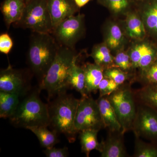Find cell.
Listing matches in <instances>:
<instances>
[{
    "label": "cell",
    "instance_id": "27",
    "mask_svg": "<svg viewBox=\"0 0 157 157\" xmlns=\"http://www.w3.org/2000/svg\"><path fill=\"white\" fill-rule=\"evenodd\" d=\"M128 73L117 67L104 69V76L111 78L119 85L124 84L128 78Z\"/></svg>",
    "mask_w": 157,
    "mask_h": 157
},
{
    "label": "cell",
    "instance_id": "34",
    "mask_svg": "<svg viewBox=\"0 0 157 157\" xmlns=\"http://www.w3.org/2000/svg\"><path fill=\"white\" fill-rule=\"evenodd\" d=\"M90 0H74L76 5L78 6V8L83 7L86 5Z\"/></svg>",
    "mask_w": 157,
    "mask_h": 157
},
{
    "label": "cell",
    "instance_id": "20",
    "mask_svg": "<svg viewBox=\"0 0 157 157\" xmlns=\"http://www.w3.org/2000/svg\"><path fill=\"white\" fill-rule=\"evenodd\" d=\"M27 129L31 131L38 138L40 144L45 149L53 147L59 142L57 132L49 131L47 127H29Z\"/></svg>",
    "mask_w": 157,
    "mask_h": 157
},
{
    "label": "cell",
    "instance_id": "22",
    "mask_svg": "<svg viewBox=\"0 0 157 157\" xmlns=\"http://www.w3.org/2000/svg\"><path fill=\"white\" fill-rule=\"evenodd\" d=\"M91 56L95 63L104 69L114 67V58L109 48L105 45L96 46L93 49Z\"/></svg>",
    "mask_w": 157,
    "mask_h": 157
},
{
    "label": "cell",
    "instance_id": "35",
    "mask_svg": "<svg viewBox=\"0 0 157 157\" xmlns=\"http://www.w3.org/2000/svg\"><path fill=\"white\" fill-rule=\"evenodd\" d=\"M31 1V0H26V2H29V1Z\"/></svg>",
    "mask_w": 157,
    "mask_h": 157
},
{
    "label": "cell",
    "instance_id": "1",
    "mask_svg": "<svg viewBox=\"0 0 157 157\" xmlns=\"http://www.w3.org/2000/svg\"><path fill=\"white\" fill-rule=\"evenodd\" d=\"M48 104L49 125L53 131L65 135L70 143H73L78 133L75 127L76 111L79 99L64 90Z\"/></svg>",
    "mask_w": 157,
    "mask_h": 157
},
{
    "label": "cell",
    "instance_id": "7",
    "mask_svg": "<svg viewBox=\"0 0 157 157\" xmlns=\"http://www.w3.org/2000/svg\"><path fill=\"white\" fill-rule=\"evenodd\" d=\"M75 124L78 132L88 129L99 132L104 128L97 100L90 96L79 99Z\"/></svg>",
    "mask_w": 157,
    "mask_h": 157
},
{
    "label": "cell",
    "instance_id": "10",
    "mask_svg": "<svg viewBox=\"0 0 157 157\" xmlns=\"http://www.w3.org/2000/svg\"><path fill=\"white\" fill-rule=\"evenodd\" d=\"M29 82L22 70L14 69L9 64L0 72V91L27 95L30 90Z\"/></svg>",
    "mask_w": 157,
    "mask_h": 157
},
{
    "label": "cell",
    "instance_id": "28",
    "mask_svg": "<svg viewBox=\"0 0 157 157\" xmlns=\"http://www.w3.org/2000/svg\"><path fill=\"white\" fill-rule=\"evenodd\" d=\"M111 78L104 76L101 80L99 86V97L108 96L115 91L120 86Z\"/></svg>",
    "mask_w": 157,
    "mask_h": 157
},
{
    "label": "cell",
    "instance_id": "3",
    "mask_svg": "<svg viewBox=\"0 0 157 157\" xmlns=\"http://www.w3.org/2000/svg\"><path fill=\"white\" fill-rule=\"evenodd\" d=\"M73 49L60 46L42 82L39 85L41 90L48 93V99L67 89V78L73 62L77 59Z\"/></svg>",
    "mask_w": 157,
    "mask_h": 157
},
{
    "label": "cell",
    "instance_id": "23",
    "mask_svg": "<svg viewBox=\"0 0 157 157\" xmlns=\"http://www.w3.org/2000/svg\"><path fill=\"white\" fill-rule=\"evenodd\" d=\"M126 29L129 36L132 39H143L146 33L144 23L135 14H131L128 15Z\"/></svg>",
    "mask_w": 157,
    "mask_h": 157
},
{
    "label": "cell",
    "instance_id": "9",
    "mask_svg": "<svg viewBox=\"0 0 157 157\" xmlns=\"http://www.w3.org/2000/svg\"><path fill=\"white\" fill-rule=\"evenodd\" d=\"M83 15L70 16L53 29L52 36L60 46L73 49L83 31Z\"/></svg>",
    "mask_w": 157,
    "mask_h": 157
},
{
    "label": "cell",
    "instance_id": "5",
    "mask_svg": "<svg viewBox=\"0 0 157 157\" xmlns=\"http://www.w3.org/2000/svg\"><path fill=\"white\" fill-rule=\"evenodd\" d=\"M122 127V132L132 130L137 111L135 94L128 85H121L107 96Z\"/></svg>",
    "mask_w": 157,
    "mask_h": 157
},
{
    "label": "cell",
    "instance_id": "13",
    "mask_svg": "<svg viewBox=\"0 0 157 157\" xmlns=\"http://www.w3.org/2000/svg\"><path fill=\"white\" fill-rule=\"evenodd\" d=\"M129 56L133 69H139L142 72L157 58V52L149 44L140 43L133 47Z\"/></svg>",
    "mask_w": 157,
    "mask_h": 157
},
{
    "label": "cell",
    "instance_id": "2",
    "mask_svg": "<svg viewBox=\"0 0 157 157\" xmlns=\"http://www.w3.org/2000/svg\"><path fill=\"white\" fill-rule=\"evenodd\" d=\"M60 46L51 34L33 32L31 35L27 60L39 85L55 59Z\"/></svg>",
    "mask_w": 157,
    "mask_h": 157
},
{
    "label": "cell",
    "instance_id": "6",
    "mask_svg": "<svg viewBox=\"0 0 157 157\" xmlns=\"http://www.w3.org/2000/svg\"><path fill=\"white\" fill-rule=\"evenodd\" d=\"M33 32L52 34L53 28L48 8V0H31L27 2L21 19L14 24Z\"/></svg>",
    "mask_w": 157,
    "mask_h": 157
},
{
    "label": "cell",
    "instance_id": "26",
    "mask_svg": "<svg viewBox=\"0 0 157 157\" xmlns=\"http://www.w3.org/2000/svg\"><path fill=\"white\" fill-rule=\"evenodd\" d=\"M123 40V36L120 28L116 25L110 27L107 39V44L109 48L115 49L118 48Z\"/></svg>",
    "mask_w": 157,
    "mask_h": 157
},
{
    "label": "cell",
    "instance_id": "25",
    "mask_svg": "<svg viewBox=\"0 0 157 157\" xmlns=\"http://www.w3.org/2000/svg\"><path fill=\"white\" fill-rule=\"evenodd\" d=\"M143 18L147 30L157 36V2L152 4L144 10Z\"/></svg>",
    "mask_w": 157,
    "mask_h": 157
},
{
    "label": "cell",
    "instance_id": "30",
    "mask_svg": "<svg viewBox=\"0 0 157 157\" xmlns=\"http://www.w3.org/2000/svg\"><path fill=\"white\" fill-rule=\"evenodd\" d=\"M114 67L127 72L133 68L130 56L124 52H120L114 57Z\"/></svg>",
    "mask_w": 157,
    "mask_h": 157
},
{
    "label": "cell",
    "instance_id": "11",
    "mask_svg": "<svg viewBox=\"0 0 157 157\" xmlns=\"http://www.w3.org/2000/svg\"><path fill=\"white\" fill-rule=\"evenodd\" d=\"M122 132H108L106 139L100 143L99 152L101 157L128 156Z\"/></svg>",
    "mask_w": 157,
    "mask_h": 157
},
{
    "label": "cell",
    "instance_id": "8",
    "mask_svg": "<svg viewBox=\"0 0 157 157\" xmlns=\"http://www.w3.org/2000/svg\"><path fill=\"white\" fill-rule=\"evenodd\" d=\"M137 104L132 131L135 137H143L157 143V111L146 105Z\"/></svg>",
    "mask_w": 157,
    "mask_h": 157
},
{
    "label": "cell",
    "instance_id": "31",
    "mask_svg": "<svg viewBox=\"0 0 157 157\" xmlns=\"http://www.w3.org/2000/svg\"><path fill=\"white\" fill-rule=\"evenodd\" d=\"M13 46V42L9 34L4 33L0 36V52L1 53L8 54Z\"/></svg>",
    "mask_w": 157,
    "mask_h": 157
},
{
    "label": "cell",
    "instance_id": "16",
    "mask_svg": "<svg viewBox=\"0 0 157 157\" xmlns=\"http://www.w3.org/2000/svg\"><path fill=\"white\" fill-rule=\"evenodd\" d=\"M82 68L84 71L86 93L88 95L92 93H96L100 82L104 77V68L95 63H88Z\"/></svg>",
    "mask_w": 157,
    "mask_h": 157
},
{
    "label": "cell",
    "instance_id": "4",
    "mask_svg": "<svg viewBox=\"0 0 157 157\" xmlns=\"http://www.w3.org/2000/svg\"><path fill=\"white\" fill-rule=\"evenodd\" d=\"M38 89L28 94L20 102L16 111L10 118V122L17 128L49 126V117L48 104L40 99Z\"/></svg>",
    "mask_w": 157,
    "mask_h": 157
},
{
    "label": "cell",
    "instance_id": "14",
    "mask_svg": "<svg viewBox=\"0 0 157 157\" xmlns=\"http://www.w3.org/2000/svg\"><path fill=\"white\" fill-rule=\"evenodd\" d=\"M97 101L104 128L108 132H122L121 126L107 96L99 97Z\"/></svg>",
    "mask_w": 157,
    "mask_h": 157
},
{
    "label": "cell",
    "instance_id": "19",
    "mask_svg": "<svg viewBox=\"0 0 157 157\" xmlns=\"http://www.w3.org/2000/svg\"><path fill=\"white\" fill-rule=\"evenodd\" d=\"M20 96L13 93L0 91V117L10 118L17 109Z\"/></svg>",
    "mask_w": 157,
    "mask_h": 157
},
{
    "label": "cell",
    "instance_id": "29",
    "mask_svg": "<svg viewBox=\"0 0 157 157\" xmlns=\"http://www.w3.org/2000/svg\"><path fill=\"white\" fill-rule=\"evenodd\" d=\"M141 73V78L144 85L157 84V58L147 69Z\"/></svg>",
    "mask_w": 157,
    "mask_h": 157
},
{
    "label": "cell",
    "instance_id": "32",
    "mask_svg": "<svg viewBox=\"0 0 157 157\" xmlns=\"http://www.w3.org/2000/svg\"><path fill=\"white\" fill-rule=\"evenodd\" d=\"M47 157H67L69 156V153L67 147L56 148L52 147L45 149L43 151Z\"/></svg>",
    "mask_w": 157,
    "mask_h": 157
},
{
    "label": "cell",
    "instance_id": "17",
    "mask_svg": "<svg viewBox=\"0 0 157 157\" xmlns=\"http://www.w3.org/2000/svg\"><path fill=\"white\" fill-rule=\"evenodd\" d=\"M77 59L70 68L67 78V88L74 89L80 93L82 97L88 96L85 87V77L83 68L76 64Z\"/></svg>",
    "mask_w": 157,
    "mask_h": 157
},
{
    "label": "cell",
    "instance_id": "21",
    "mask_svg": "<svg viewBox=\"0 0 157 157\" xmlns=\"http://www.w3.org/2000/svg\"><path fill=\"white\" fill-rule=\"evenodd\" d=\"M98 132L99 131L93 129H88L80 132L79 139L81 151L86 157H89L90 153L94 150L99 151L100 143L98 139Z\"/></svg>",
    "mask_w": 157,
    "mask_h": 157
},
{
    "label": "cell",
    "instance_id": "18",
    "mask_svg": "<svg viewBox=\"0 0 157 157\" xmlns=\"http://www.w3.org/2000/svg\"><path fill=\"white\" fill-rule=\"evenodd\" d=\"M137 103L146 105L157 111V84L144 85L134 91Z\"/></svg>",
    "mask_w": 157,
    "mask_h": 157
},
{
    "label": "cell",
    "instance_id": "12",
    "mask_svg": "<svg viewBox=\"0 0 157 157\" xmlns=\"http://www.w3.org/2000/svg\"><path fill=\"white\" fill-rule=\"evenodd\" d=\"M48 8L53 29L59 23L78 11L74 0H48Z\"/></svg>",
    "mask_w": 157,
    "mask_h": 157
},
{
    "label": "cell",
    "instance_id": "33",
    "mask_svg": "<svg viewBox=\"0 0 157 157\" xmlns=\"http://www.w3.org/2000/svg\"><path fill=\"white\" fill-rule=\"evenodd\" d=\"M109 8L116 13L122 11L128 5L127 0H107Z\"/></svg>",
    "mask_w": 157,
    "mask_h": 157
},
{
    "label": "cell",
    "instance_id": "15",
    "mask_svg": "<svg viewBox=\"0 0 157 157\" xmlns=\"http://www.w3.org/2000/svg\"><path fill=\"white\" fill-rule=\"evenodd\" d=\"M26 5V0H5L3 2L1 10L7 28L20 20Z\"/></svg>",
    "mask_w": 157,
    "mask_h": 157
},
{
    "label": "cell",
    "instance_id": "24",
    "mask_svg": "<svg viewBox=\"0 0 157 157\" xmlns=\"http://www.w3.org/2000/svg\"><path fill=\"white\" fill-rule=\"evenodd\" d=\"M133 156L157 157V143H146L141 140L140 137H135V149Z\"/></svg>",
    "mask_w": 157,
    "mask_h": 157
}]
</instances>
